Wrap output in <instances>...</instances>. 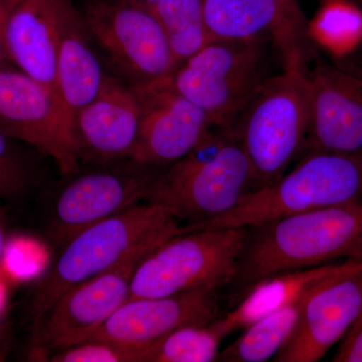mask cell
<instances>
[{
	"mask_svg": "<svg viewBox=\"0 0 362 362\" xmlns=\"http://www.w3.org/2000/svg\"><path fill=\"white\" fill-rule=\"evenodd\" d=\"M247 230L235 279L247 288L283 272L362 262V202L314 209Z\"/></svg>",
	"mask_w": 362,
	"mask_h": 362,
	"instance_id": "cell-1",
	"label": "cell"
},
{
	"mask_svg": "<svg viewBox=\"0 0 362 362\" xmlns=\"http://www.w3.org/2000/svg\"><path fill=\"white\" fill-rule=\"evenodd\" d=\"M255 189L251 164L232 127H213L187 156L162 171L147 202L187 225L220 218Z\"/></svg>",
	"mask_w": 362,
	"mask_h": 362,
	"instance_id": "cell-2",
	"label": "cell"
},
{
	"mask_svg": "<svg viewBox=\"0 0 362 362\" xmlns=\"http://www.w3.org/2000/svg\"><path fill=\"white\" fill-rule=\"evenodd\" d=\"M362 202V150L354 153L308 152L280 180L252 190L232 211L182 232L250 228L287 216Z\"/></svg>",
	"mask_w": 362,
	"mask_h": 362,
	"instance_id": "cell-3",
	"label": "cell"
},
{
	"mask_svg": "<svg viewBox=\"0 0 362 362\" xmlns=\"http://www.w3.org/2000/svg\"><path fill=\"white\" fill-rule=\"evenodd\" d=\"M182 233L166 207L146 202L86 228L68 245L45 279L33 305L39 318L62 295L122 263L146 246H160Z\"/></svg>",
	"mask_w": 362,
	"mask_h": 362,
	"instance_id": "cell-4",
	"label": "cell"
},
{
	"mask_svg": "<svg viewBox=\"0 0 362 362\" xmlns=\"http://www.w3.org/2000/svg\"><path fill=\"white\" fill-rule=\"evenodd\" d=\"M309 119L306 73L283 70L257 90L230 126L251 164L255 189L280 180L302 156Z\"/></svg>",
	"mask_w": 362,
	"mask_h": 362,
	"instance_id": "cell-5",
	"label": "cell"
},
{
	"mask_svg": "<svg viewBox=\"0 0 362 362\" xmlns=\"http://www.w3.org/2000/svg\"><path fill=\"white\" fill-rule=\"evenodd\" d=\"M247 235V228H221L171 238L137 267L128 300L218 290L235 282Z\"/></svg>",
	"mask_w": 362,
	"mask_h": 362,
	"instance_id": "cell-6",
	"label": "cell"
},
{
	"mask_svg": "<svg viewBox=\"0 0 362 362\" xmlns=\"http://www.w3.org/2000/svg\"><path fill=\"white\" fill-rule=\"evenodd\" d=\"M267 52L266 35L216 40L181 64L171 84L206 114L213 127H230L270 77Z\"/></svg>",
	"mask_w": 362,
	"mask_h": 362,
	"instance_id": "cell-7",
	"label": "cell"
},
{
	"mask_svg": "<svg viewBox=\"0 0 362 362\" xmlns=\"http://www.w3.org/2000/svg\"><path fill=\"white\" fill-rule=\"evenodd\" d=\"M83 20L90 39L132 87L168 81L177 69L165 32L149 6L89 0Z\"/></svg>",
	"mask_w": 362,
	"mask_h": 362,
	"instance_id": "cell-8",
	"label": "cell"
},
{
	"mask_svg": "<svg viewBox=\"0 0 362 362\" xmlns=\"http://www.w3.org/2000/svg\"><path fill=\"white\" fill-rule=\"evenodd\" d=\"M73 120L58 93L18 68L0 69V130L49 156L63 176L80 168Z\"/></svg>",
	"mask_w": 362,
	"mask_h": 362,
	"instance_id": "cell-9",
	"label": "cell"
},
{
	"mask_svg": "<svg viewBox=\"0 0 362 362\" xmlns=\"http://www.w3.org/2000/svg\"><path fill=\"white\" fill-rule=\"evenodd\" d=\"M159 246H146L122 263L81 283L35 319L33 346L37 354L61 350L90 339L130 295L131 282L142 259Z\"/></svg>",
	"mask_w": 362,
	"mask_h": 362,
	"instance_id": "cell-10",
	"label": "cell"
},
{
	"mask_svg": "<svg viewBox=\"0 0 362 362\" xmlns=\"http://www.w3.org/2000/svg\"><path fill=\"white\" fill-rule=\"evenodd\" d=\"M132 88L139 98L141 120L131 161L156 168L171 165L213 128L206 114L173 88L171 78Z\"/></svg>",
	"mask_w": 362,
	"mask_h": 362,
	"instance_id": "cell-11",
	"label": "cell"
},
{
	"mask_svg": "<svg viewBox=\"0 0 362 362\" xmlns=\"http://www.w3.org/2000/svg\"><path fill=\"white\" fill-rule=\"evenodd\" d=\"M152 166L86 173L69 183L54 206V233L69 240L100 221L148 199L161 173Z\"/></svg>",
	"mask_w": 362,
	"mask_h": 362,
	"instance_id": "cell-12",
	"label": "cell"
},
{
	"mask_svg": "<svg viewBox=\"0 0 362 362\" xmlns=\"http://www.w3.org/2000/svg\"><path fill=\"white\" fill-rule=\"evenodd\" d=\"M310 119L303 153L362 150V80L317 54L306 73Z\"/></svg>",
	"mask_w": 362,
	"mask_h": 362,
	"instance_id": "cell-13",
	"label": "cell"
},
{
	"mask_svg": "<svg viewBox=\"0 0 362 362\" xmlns=\"http://www.w3.org/2000/svg\"><path fill=\"white\" fill-rule=\"evenodd\" d=\"M362 310V270L324 281L300 301L291 337L276 362H316L341 341Z\"/></svg>",
	"mask_w": 362,
	"mask_h": 362,
	"instance_id": "cell-14",
	"label": "cell"
},
{
	"mask_svg": "<svg viewBox=\"0 0 362 362\" xmlns=\"http://www.w3.org/2000/svg\"><path fill=\"white\" fill-rule=\"evenodd\" d=\"M216 291L195 289L170 296L127 300L90 339L147 349L178 328L216 320L220 312Z\"/></svg>",
	"mask_w": 362,
	"mask_h": 362,
	"instance_id": "cell-15",
	"label": "cell"
},
{
	"mask_svg": "<svg viewBox=\"0 0 362 362\" xmlns=\"http://www.w3.org/2000/svg\"><path fill=\"white\" fill-rule=\"evenodd\" d=\"M140 120L141 107L132 86L106 76L97 96L74 115L78 157L98 163L130 159Z\"/></svg>",
	"mask_w": 362,
	"mask_h": 362,
	"instance_id": "cell-16",
	"label": "cell"
},
{
	"mask_svg": "<svg viewBox=\"0 0 362 362\" xmlns=\"http://www.w3.org/2000/svg\"><path fill=\"white\" fill-rule=\"evenodd\" d=\"M66 1L14 0L4 26L11 65L58 94L59 21Z\"/></svg>",
	"mask_w": 362,
	"mask_h": 362,
	"instance_id": "cell-17",
	"label": "cell"
},
{
	"mask_svg": "<svg viewBox=\"0 0 362 362\" xmlns=\"http://www.w3.org/2000/svg\"><path fill=\"white\" fill-rule=\"evenodd\" d=\"M73 0H66L59 30L58 92L71 116L97 96L106 75Z\"/></svg>",
	"mask_w": 362,
	"mask_h": 362,
	"instance_id": "cell-18",
	"label": "cell"
},
{
	"mask_svg": "<svg viewBox=\"0 0 362 362\" xmlns=\"http://www.w3.org/2000/svg\"><path fill=\"white\" fill-rule=\"evenodd\" d=\"M359 270H362L361 262L340 261L272 275L247 287L246 296L221 318V322L230 335L233 331L244 329L259 317L298 303L327 279Z\"/></svg>",
	"mask_w": 362,
	"mask_h": 362,
	"instance_id": "cell-19",
	"label": "cell"
},
{
	"mask_svg": "<svg viewBox=\"0 0 362 362\" xmlns=\"http://www.w3.org/2000/svg\"><path fill=\"white\" fill-rule=\"evenodd\" d=\"M204 18L214 40L280 35V14L272 0H204Z\"/></svg>",
	"mask_w": 362,
	"mask_h": 362,
	"instance_id": "cell-20",
	"label": "cell"
},
{
	"mask_svg": "<svg viewBox=\"0 0 362 362\" xmlns=\"http://www.w3.org/2000/svg\"><path fill=\"white\" fill-rule=\"evenodd\" d=\"M299 307L298 302L259 317L244 328L239 338L221 350L218 361L265 362L274 358L294 331Z\"/></svg>",
	"mask_w": 362,
	"mask_h": 362,
	"instance_id": "cell-21",
	"label": "cell"
},
{
	"mask_svg": "<svg viewBox=\"0 0 362 362\" xmlns=\"http://www.w3.org/2000/svg\"><path fill=\"white\" fill-rule=\"evenodd\" d=\"M149 7L165 32L177 68L216 40L206 26L204 0H159Z\"/></svg>",
	"mask_w": 362,
	"mask_h": 362,
	"instance_id": "cell-22",
	"label": "cell"
},
{
	"mask_svg": "<svg viewBox=\"0 0 362 362\" xmlns=\"http://www.w3.org/2000/svg\"><path fill=\"white\" fill-rule=\"evenodd\" d=\"M221 319L204 325L178 328L145 349L142 362H211L218 361L228 337Z\"/></svg>",
	"mask_w": 362,
	"mask_h": 362,
	"instance_id": "cell-23",
	"label": "cell"
},
{
	"mask_svg": "<svg viewBox=\"0 0 362 362\" xmlns=\"http://www.w3.org/2000/svg\"><path fill=\"white\" fill-rule=\"evenodd\" d=\"M314 40L338 56L362 40V8L349 0H328L310 25Z\"/></svg>",
	"mask_w": 362,
	"mask_h": 362,
	"instance_id": "cell-24",
	"label": "cell"
},
{
	"mask_svg": "<svg viewBox=\"0 0 362 362\" xmlns=\"http://www.w3.org/2000/svg\"><path fill=\"white\" fill-rule=\"evenodd\" d=\"M280 14V35L276 47L283 61V70L306 73L317 56L310 25L298 0H272Z\"/></svg>",
	"mask_w": 362,
	"mask_h": 362,
	"instance_id": "cell-25",
	"label": "cell"
},
{
	"mask_svg": "<svg viewBox=\"0 0 362 362\" xmlns=\"http://www.w3.org/2000/svg\"><path fill=\"white\" fill-rule=\"evenodd\" d=\"M145 349L128 346L108 340L89 339L58 350L52 362H142Z\"/></svg>",
	"mask_w": 362,
	"mask_h": 362,
	"instance_id": "cell-26",
	"label": "cell"
},
{
	"mask_svg": "<svg viewBox=\"0 0 362 362\" xmlns=\"http://www.w3.org/2000/svg\"><path fill=\"white\" fill-rule=\"evenodd\" d=\"M13 138L0 130V199H14L25 192L30 169Z\"/></svg>",
	"mask_w": 362,
	"mask_h": 362,
	"instance_id": "cell-27",
	"label": "cell"
},
{
	"mask_svg": "<svg viewBox=\"0 0 362 362\" xmlns=\"http://www.w3.org/2000/svg\"><path fill=\"white\" fill-rule=\"evenodd\" d=\"M40 264L35 245L25 239L7 242L1 268L13 279H28L37 272ZM0 268V269H1Z\"/></svg>",
	"mask_w": 362,
	"mask_h": 362,
	"instance_id": "cell-28",
	"label": "cell"
},
{
	"mask_svg": "<svg viewBox=\"0 0 362 362\" xmlns=\"http://www.w3.org/2000/svg\"><path fill=\"white\" fill-rule=\"evenodd\" d=\"M333 362H362V310L340 341Z\"/></svg>",
	"mask_w": 362,
	"mask_h": 362,
	"instance_id": "cell-29",
	"label": "cell"
},
{
	"mask_svg": "<svg viewBox=\"0 0 362 362\" xmlns=\"http://www.w3.org/2000/svg\"><path fill=\"white\" fill-rule=\"evenodd\" d=\"M13 1L14 0H0V69L11 65L7 56L6 42H4V26H6L7 13Z\"/></svg>",
	"mask_w": 362,
	"mask_h": 362,
	"instance_id": "cell-30",
	"label": "cell"
},
{
	"mask_svg": "<svg viewBox=\"0 0 362 362\" xmlns=\"http://www.w3.org/2000/svg\"><path fill=\"white\" fill-rule=\"evenodd\" d=\"M7 311V288L6 283L0 279V359H1L2 340L6 331V319Z\"/></svg>",
	"mask_w": 362,
	"mask_h": 362,
	"instance_id": "cell-31",
	"label": "cell"
},
{
	"mask_svg": "<svg viewBox=\"0 0 362 362\" xmlns=\"http://www.w3.org/2000/svg\"><path fill=\"white\" fill-rule=\"evenodd\" d=\"M6 244V223H4V216L0 213V268H1L2 259H4Z\"/></svg>",
	"mask_w": 362,
	"mask_h": 362,
	"instance_id": "cell-32",
	"label": "cell"
},
{
	"mask_svg": "<svg viewBox=\"0 0 362 362\" xmlns=\"http://www.w3.org/2000/svg\"><path fill=\"white\" fill-rule=\"evenodd\" d=\"M116 1L125 2V4H137V6H151L159 0H116Z\"/></svg>",
	"mask_w": 362,
	"mask_h": 362,
	"instance_id": "cell-33",
	"label": "cell"
},
{
	"mask_svg": "<svg viewBox=\"0 0 362 362\" xmlns=\"http://www.w3.org/2000/svg\"><path fill=\"white\" fill-rule=\"evenodd\" d=\"M359 2H361V7L362 8V0H359Z\"/></svg>",
	"mask_w": 362,
	"mask_h": 362,
	"instance_id": "cell-34",
	"label": "cell"
}]
</instances>
